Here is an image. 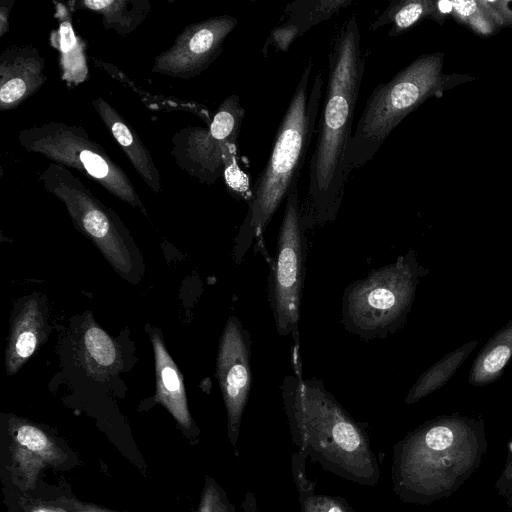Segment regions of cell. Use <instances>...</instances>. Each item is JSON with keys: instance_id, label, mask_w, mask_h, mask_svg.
Here are the masks:
<instances>
[{"instance_id": "83f0119b", "label": "cell", "mask_w": 512, "mask_h": 512, "mask_svg": "<svg viewBox=\"0 0 512 512\" xmlns=\"http://www.w3.org/2000/svg\"><path fill=\"white\" fill-rule=\"evenodd\" d=\"M497 24L512 26V1H486Z\"/></svg>"}, {"instance_id": "603a6c76", "label": "cell", "mask_w": 512, "mask_h": 512, "mask_svg": "<svg viewBox=\"0 0 512 512\" xmlns=\"http://www.w3.org/2000/svg\"><path fill=\"white\" fill-rule=\"evenodd\" d=\"M195 512H236V510L220 483L206 474Z\"/></svg>"}, {"instance_id": "7a4b0ae2", "label": "cell", "mask_w": 512, "mask_h": 512, "mask_svg": "<svg viewBox=\"0 0 512 512\" xmlns=\"http://www.w3.org/2000/svg\"><path fill=\"white\" fill-rule=\"evenodd\" d=\"M281 385L294 445L306 458L344 480L373 487L381 471L364 426L354 420L320 379H304L301 361Z\"/></svg>"}, {"instance_id": "7c38bea8", "label": "cell", "mask_w": 512, "mask_h": 512, "mask_svg": "<svg viewBox=\"0 0 512 512\" xmlns=\"http://www.w3.org/2000/svg\"><path fill=\"white\" fill-rule=\"evenodd\" d=\"M8 437V474L13 485L24 494L36 488L45 469H65L69 464L66 447L32 423L11 420Z\"/></svg>"}, {"instance_id": "3957f363", "label": "cell", "mask_w": 512, "mask_h": 512, "mask_svg": "<svg viewBox=\"0 0 512 512\" xmlns=\"http://www.w3.org/2000/svg\"><path fill=\"white\" fill-rule=\"evenodd\" d=\"M311 69L309 62L282 117L267 162L250 189L248 211L235 241L237 263L263 234L281 203L298 186L316 132L324 83L322 74L318 73L309 90Z\"/></svg>"}, {"instance_id": "d6986e66", "label": "cell", "mask_w": 512, "mask_h": 512, "mask_svg": "<svg viewBox=\"0 0 512 512\" xmlns=\"http://www.w3.org/2000/svg\"><path fill=\"white\" fill-rule=\"evenodd\" d=\"M80 356L84 368L94 377L110 375L121 367V353L116 343L94 323L81 334Z\"/></svg>"}, {"instance_id": "f1b7e54d", "label": "cell", "mask_w": 512, "mask_h": 512, "mask_svg": "<svg viewBox=\"0 0 512 512\" xmlns=\"http://www.w3.org/2000/svg\"><path fill=\"white\" fill-rule=\"evenodd\" d=\"M244 512H258L257 500L253 492H246L242 502Z\"/></svg>"}, {"instance_id": "8fae6325", "label": "cell", "mask_w": 512, "mask_h": 512, "mask_svg": "<svg viewBox=\"0 0 512 512\" xmlns=\"http://www.w3.org/2000/svg\"><path fill=\"white\" fill-rule=\"evenodd\" d=\"M237 24L231 15L189 24L168 49L156 56L152 72L185 80L200 75L220 56L225 39Z\"/></svg>"}, {"instance_id": "9c48e42d", "label": "cell", "mask_w": 512, "mask_h": 512, "mask_svg": "<svg viewBox=\"0 0 512 512\" xmlns=\"http://www.w3.org/2000/svg\"><path fill=\"white\" fill-rule=\"evenodd\" d=\"M44 188L65 206L77 229L100 250L115 270L130 275L133 269L125 230L113 210L83 184L70 169L50 163L40 174Z\"/></svg>"}, {"instance_id": "6da1fadb", "label": "cell", "mask_w": 512, "mask_h": 512, "mask_svg": "<svg viewBox=\"0 0 512 512\" xmlns=\"http://www.w3.org/2000/svg\"><path fill=\"white\" fill-rule=\"evenodd\" d=\"M358 21L354 15L336 32L328 55V79L310 158L308 185L301 202L305 231L333 223L340 211L348 175L345 161L365 71Z\"/></svg>"}, {"instance_id": "4fadbf2b", "label": "cell", "mask_w": 512, "mask_h": 512, "mask_svg": "<svg viewBox=\"0 0 512 512\" xmlns=\"http://www.w3.org/2000/svg\"><path fill=\"white\" fill-rule=\"evenodd\" d=\"M175 163L201 184L212 185L224 175L225 162L236 146L216 138L209 127H186L172 137Z\"/></svg>"}, {"instance_id": "9a60e30c", "label": "cell", "mask_w": 512, "mask_h": 512, "mask_svg": "<svg viewBox=\"0 0 512 512\" xmlns=\"http://www.w3.org/2000/svg\"><path fill=\"white\" fill-rule=\"evenodd\" d=\"M151 341L156 370L155 400L172 415L190 444L195 445L199 441L200 430L188 408L183 377L166 350L161 336L153 333Z\"/></svg>"}, {"instance_id": "e0dca14e", "label": "cell", "mask_w": 512, "mask_h": 512, "mask_svg": "<svg viewBox=\"0 0 512 512\" xmlns=\"http://www.w3.org/2000/svg\"><path fill=\"white\" fill-rule=\"evenodd\" d=\"M92 106L140 178L154 193H159L162 189L159 170L134 128L102 97L93 99Z\"/></svg>"}, {"instance_id": "5b68a950", "label": "cell", "mask_w": 512, "mask_h": 512, "mask_svg": "<svg viewBox=\"0 0 512 512\" xmlns=\"http://www.w3.org/2000/svg\"><path fill=\"white\" fill-rule=\"evenodd\" d=\"M443 53L425 54L380 83L370 94L350 139L345 169L349 176L371 160L396 126L428 98L447 87Z\"/></svg>"}, {"instance_id": "f546056e", "label": "cell", "mask_w": 512, "mask_h": 512, "mask_svg": "<svg viewBox=\"0 0 512 512\" xmlns=\"http://www.w3.org/2000/svg\"><path fill=\"white\" fill-rule=\"evenodd\" d=\"M14 1L8 6H4V3L2 2L1 5V36H3L8 31V17L9 12L11 10V7L13 5Z\"/></svg>"}, {"instance_id": "8992f818", "label": "cell", "mask_w": 512, "mask_h": 512, "mask_svg": "<svg viewBox=\"0 0 512 512\" xmlns=\"http://www.w3.org/2000/svg\"><path fill=\"white\" fill-rule=\"evenodd\" d=\"M413 284L412 267L404 257L371 270L345 288L342 325L364 341L386 338L401 324Z\"/></svg>"}, {"instance_id": "ac0fdd59", "label": "cell", "mask_w": 512, "mask_h": 512, "mask_svg": "<svg viewBox=\"0 0 512 512\" xmlns=\"http://www.w3.org/2000/svg\"><path fill=\"white\" fill-rule=\"evenodd\" d=\"M44 317L39 302L29 298L13 317L6 351V370L16 373L38 347L44 332Z\"/></svg>"}, {"instance_id": "277c9868", "label": "cell", "mask_w": 512, "mask_h": 512, "mask_svg": "<svg viewBox=\"0 0 512 512\" xmlns=\"http://www.w3.org/2000/svg\"><path fill=\"white\" fill-rule=\"evenodd\" d=\"M475 451L464 431L444 423L421 427L393 447V490L404 502H426L472 467Z\"/></svg>"}, {"instance_id": "52a82bcc", "label": "cell", "mask_w": 512, "mask_h": 512, "mask_svg": "<svg viewBox=\"0 0 512 512\" xmlns=\"http://www.w3.org/2000/svg\"><path fill=\"white\" fill-rule=\"evenodd\" d=\"M18 141L27 152L80 171L110 194L146 213L128 175L82 127L49 121L24 128L18 134Z\"/></svg>"}, {"instance_id": "4316f807", "label": "cell", "mask_w": 512, "mask_h": 512, "mask_svg": "<svg viewBox=\"0 0 512 512\" xmlns=\"http://www.w3.org/2000/svg\"><path fill=\"white\" fill-rule=\"evenodd\" d=\"M511 350L504 345H498L493 348L484 358L483 367L488 373L499 372L510 358Z\"/></svg>"}, {"instance_id": "484cf974", "label": "cell", "mask_w": 512, "mask_h": 512, "mask_svg": "<svg viewBox=\"0 0 512 512\" xmlns=\"http://www.w3.org/2000/svg\"><path fill=\"white\" fill-rule=\"evenodd\" d=\"M19 505L22 512H69L67 509L56 503L52 499L43 500L23 495L19 499Z\"/></svg>"}, {"instance_id": "5bb4252c", "label": "cell", "mask_w": 512, "mask_h": 512, "mask_svg": "<svg viewBox=\"0 0 512 512\" xmlns=\"http://www.w3.org/2000/svg\"><path fill=\"white\" fill-rule=\"evenodd\" d=\"M45 60L29 45L6 47L0 55V110H11L47 82Z\"/></svg>"}, {"instance_id": "ba28073f", "label": "cell", "mask_w": 512, "mask_h": 512, "mask_svg": "<svg viewBox=\"0 0 512 512\" xmlns=\"http://www.w3.org/2000/svg\"><path fill=\"white\" fill-rule=\"evenodd\" d=\"M306 249V231L302 223L301 201L296 186L285 202L275 256L268 277V300L276 331L281 336L293 337L295 355H299V320Z\"/></svg>"}, {"instance_id": "7402d4cb", "label": "cell", "mask_w": 512, "mask_h": 512, "mask_svg": "<svg viewBox=\"0 0 512 512\" xmlns=\"http://www.w3.org/2000/svg\"><path fill=\"white\" fill-rule=\"evenodd\" d=\"M434 1L432 0H393L385 10L369 25V31H375L390 24L387 35L396 37L431 17Z\"/></svg>"}, {"instance_id": "2e32d148", "label": "cell", "mask_w": 512, "mask_h": 512, "mask_svg": "<svg viewBox=\"0 0 512 512\" xmlns=\"http://www.w3.org/2000/svg\"><path fill=\"white\" fill-rule=\"evenodd\" d=\"M352 0H299L288 3L278 23L267 37L262 53L286 52L292 43L313 26L332 18Z\"/></svg>"}, {"instance_id": "cb8c5ba5", "label": "cell", "mask_w": 512, "mask_h": 512, "mask_svg": "<svg viewBox=\"0 0 512 512\" xmlns=\"http://www.w3.org/2000/svg\"><path fill=\"white\" fill-rule=\"evenodd\" d=\"M236 151L229 153L225 162L224 176L229 189L248 201L250 196V188L248 178L243 171L239 168L236 159Z\"/></svg>"}, {"instance_id": "d4e9b609", "label": "cell", "mask_w": 512, "mask_h": 512, "mask_svg": "<svg viewBox=\"0 0 512 512\" xmlns=\"http://www.w3.org/2000/svg\"><path fill=\"white\" fill-rule=\"evenodd\" d=\"M52 500L67 509L69 512H122L99 504L80 500L75 496L60 495L52 498Z\"/></svg>"}, {"instance_id": "ffe728a7", "label": "cell", "mask_w": 512, "mask_h": 512, "mask_svg": "<svg viewBox=\"0 0 512 512\" xmlns=\"http://www.w3.org/2000/svg\"><path fill=\"white\" fill-rule=\"evenodd\" d=\"M79 5L100 14L103 26L122 36L138 28L151 9L148 0H84Z\"/></svg>"}, {"instance_id": "30bf717a", "label": "cell", "mask_w": 512, "mask_h": 512, "mask_svg": "<svg viewBox=\"0 0 512 512\" xmlns=\"http://www.w3.org/2000/svg\"><path fill=\"white\" fill-rule=\"evenodd\" d=\"M216 376L226 409L227 436L236 450L253 376L250 333L235 316L228 318L220 338Z\"/></svg>"}, {"instance_id": "44dd1931", "label": "cell", "mask_w": 512, "mask_h": 512, "mask_svg": "<svg viewBox=\"0 0 512 512\" xmlns=\"http://www.w3.org/2000/svg\"><path fill=\"white\" fill-rule=\"evenodd\" d=\"M306 457L298 452L291 456L293 480L296 486L300 512H355L340 496L315 493L316 483L306 475Z\"/></svg>"}]
</instances>
